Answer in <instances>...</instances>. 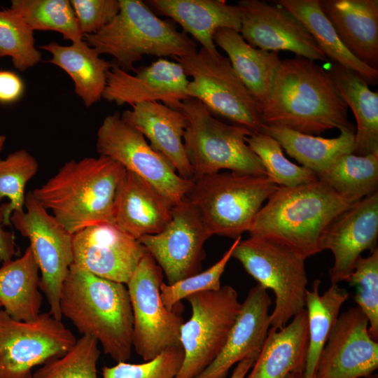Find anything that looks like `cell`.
<instances>
[{
  "label": "cell",
  "mask_w": 378,
  "mask_h": 378,
  "mask_svg": "<svg viewBox=\"0 0 378 378\" xmlns=\"http://www.w3.org/2000/svg\"><path fill=\"white\" fill-rule=\"evenodd\" d=\"M4 206L0 204V261L2 262L12 260L15 255L20 253L19 248L15 242V236L4 229Z\"/></svg>",
  "instance_id": "cell-45"
},
{
  "label": "cell",
  "mask_w": 378,
  "mask_h": 378,
  "mask_svg": "<svg viewBox=\"0 0 378 378\" xmlns=\"http://www.w3.org/2000/svg\"><path fill=\"white\" fill-rule=\"evenodd\" d=\"M125 111L122 119L139 130L183 178L193 180V172L183 146L187 125L184 113L161 102H145Z\"/></svg>",
  "instance_id": "cell-23"
},
{
  "label": "cell",
  "mask_w": 378,
  "mask_h": 378,
  "mask_svg": "<svg viewBox=\"0 0 378 378\" xmlns=\"http://www.w3.org/2000/svg\"><path fill=\"white\" fill-rule=\"evenodd\" d=\"M369 322L358 307L339 316L321 351L314 378H363L378 368V342L368 331Z\"/></svg>",
  "instance_id": "cell-17"
},
{
  "label": "cell",
  "mask_w": 378,
  "mask_h": 378,
  "mask_svg": "<svg viewBox=\"0 0 378 378\" xmlns=\"http://www.w3.org/2000/svg\"><path fill=\"white\" fill-rule=\"evenodd\" d=\"M353 204L319 179L294 187L278 186L248 232L284 244L305 260L323 251V232Z\"/></svg>",
  "instance_id": "cell-4"
},
{
  "label": "cell",
  "mask_w": 378,
  "mask_h": 378,
  "mask_svg": "<svg viewBox=\"0 0 378 378\" xmlns=\"http://www.w3.org/2000/svg\"><path fill=\"white\" fill-rule=\"evenodd\" d=\"M38 272L29 246L22 256L3 262L0 267V304L13 318L32 321L41 314L43 296Z\"/></svg>",
  "instance_id": "cell-30"
},
{
  "label": "cell",
  "mask_w": 378,
  "mask_h": 378,
  "mask_svg": "<svg viewBox=\"0 0 378 378\" xmlns=\"http://www.w3.org/2000/svg\"><path fill=\"white\" fill-rule=\"evenodd\" d=\"M60 311L80 334L94 338L114 361L130 359L133 314L125 284L97 276L73 263L62 289Z\"/></svg>",
  "instance_id": "cell-3"
},
{
  "label": "cell",
  "mask_w": 378,
  "mask_h": 378,
  "mask_svg": "<svg viewBox=\"0 0 378 378\" xmlns=\"http://www.w3.org/2000/svg\"><path fill=\"white\" fill-rule=\"evenodd\" d=\"M237 6L241 13L239 33L253 48L329 62L304 24L286 8L260 0H241Z\"/></svg>",
  "instance_id": "cell-16"
},
{
  "label": "cell",
  "mask_w": 378,
  "mask_h": 378,
  "mask_svg": "<svg viewBox=\"0 0 378 378\" xmlns=\"http://www.w3.org/2000/svg\"><path fill=\"white\" fill-rule=\"evenodd\" d=\"M74 264L103 279L127 284L148 252L115 225L89 226L73 234Z\"/></svg>",
  "instance_id": "cell-18"
},
{
  "label": "cell",
  "mask_w": 378,
  "mask_h": 378,
  "mask_svg": "<svg viewBox=\"0 0 378 378\" xmlns=\"http://www.w3.org/2000/svg\"><path fill=\"white\" fill-rule=\"evenodd\" d=\"M347 282L355 288L358 307L368 319V331L378 342V248L367 257H358Z\"/></svg>",
  "instance_id": "cell-40"
},
{
  "label": "cell",
  "mask_w": 378,
  "mask_h": 378,
  "mask_svg": "<svg viewBox=\"0 0 378 378\" xmlns=\"http://www.w3.org/2000/svg\"><path fill=\"white\" fill-rule=\"evenodd\" d=\"M115 18L95 34L83 40L97 52L112 56L121 69L134 71V64L144 55L183 58L197 52V43L172 20H162L146 2L119 0Z\"/></svg>",
  "instance_id": "cell-5"
},
{
  "label": "cell",
  "mask_w": 378,
  "mask_h": 378,
  "mask_svg": "<svg viewBox=\"0 0 378 378\" xmlns=\"http://www.w3.org/2000/svg\"><path fill=\"white\" fill-rule=\"evenodd\" d=\"M39 48L49 52L52 57L48 62L70 76L75 93L85 106H90L102 98L107 73L112 63L100 57L97 50L84 40L71 46H62L52 41Z\"/></svg>",
  "instance_id": "cell-29"
},
{
  "label": "cell",
  "mask_w": 378,
  "mask_h": 378,
  "mask_svg": "<svg viewBox=\"0 0 378 378\" xmlns=\"http://www.w3.org/2000/svg\"><path fill=\"white\" fill-rule=\"evenodd\" d=\"M232 257L266 290H272L271 328L280 329L305 308L307 276L304 259L286 245L260 236L240 240Z\"/></svg>",
  "instance_id": "cell-8"
},
{
  "label": "cell",
  "mask_w": 378,
  "mask_h": 378,
  "mask_svg": "<svg viewBox=\"0 0 378 378\" xmlns=\"http://www.w3.org/2000/svg\"><path fill=\"white\" fill-rule=\"evenodd\" d=\"M365 378H368V377H365ZM377 378V377H376Z\"/></svg>",
  "instance_id": "cell-50"
},
{
  "label": "cell",
  "mask_w": 378,
  "mask_h": 378,
  "mask_svg": "<svg viewBox=\"0 0 378 378\" xmlns=\"http://www.w3.org/2000/svg\"><path fill=\"white\" fill-rule=\"evenodd\" d=\"M214 41L226 52L232 68L258 103L261 113L269 99L281 60L278 52L253 48L239 32L230 29L217 30Z\"/></svg>",
  "instance_id": "cell-27"
},
{
  "label": "cell",
  "mask_w": 378,
  "mask_h": 378,
  "mask_svg": "<svg viewBox=\"0 0 378 378\" xmlns=\"http://www.w3.org/2000/svg\"><path fill=\"white\" fill-rule=\"evenodd\" d=\"M38 163L27 150L20 149L0 158V201L8 197L10 202L4 203V225H10L13 211H24L27 182L37 173Z\"/></svg>",
  "instance_id": "cell-38"
},
{
  "label": "cell",
  "mask_w": 378,
  "mask_h": 378,
  "mask_svg": "<svg viewBox=\"0 0 378 378\" xmlns=\"http://www.w3.org/2000/svg\"><path fill=\"white\" fill-rule=\"evenodd\" d=\"M96 145L100 155L111 158L151 183L174 205L182 201L193 186V180L181 177L118 112L105 117L97 131Z\"/></svg>",
  "instance_id": "cell-14"
},
{
  "label": "cell",
  "mask_w": 378,
  "mask_h": 378,
  "mask_svg": "<svg viewBox=\"0 0 378 378\" xmlns=\"http://www.w3.org/2000/svg\"><path fill=\"white\" fill-rule=\"evenodd\" d=\"M126 169L110 158L65 162L31 192L71 234L94 225L113 224V203Z\"/></svg>",
  "instance_id": "cell-2"
},
{
  "label": "cell",
  "mask_w": 378,
  "mask_h": 378,
  "mask_svg": "<svg viewBox=\"0 0 378 378\" xmlns=\"http://www.w3.org/2000/svg\"><path fill=\"white\" fill-rule=\"evenodd\" d=\"M273 3L288 9L304 24L329 62L354 71L368 84L377 85L378 70L359 61L344 47L323 13L318 0H275Z\"/></svg>",
  "instance_id": "cell-32"
},
{
  "label": "cell",
  "mask_w": 378,
  "mask_h": 378,
  "mask_svg": "<svg viewBox=\"0 0 378 378\" xmlns=\"http://www.w3.org/2000/svg\"><path fill=\"white\" fill-rule=\"evenodd\" d=\"M76 340L50 313L26 321L0 309V378H33L35 366L64 355Z\"/></svg>",
  "instance_id": "cell-13"
},
{
  "label": "cell",
  "mask_w": 378,
  "mask_h": 378,
  "mask_svg": "<svg viewBox=\"0 0 378 378\" xmlns=\"http://www.w3.org/2000/svg\"><path fill=\"white\" fill-rule=\"evenodd\" d=\"M134 72L112 63L102 98L118 106L158 102L176 109L188 99V77L177 62L158 58Z\"/></svg>",
  "instance_id": "cell-19"
},
{
  "label": "cell",
  "mask_w": 378,
  "mask_h": 378,
  "mask_svg": "<svg viewBox=\"0 0 378 378\" xmlns=\"http://www.w3.org/2000/svg\"><path fill=\"white\" fill-rule=\"evenodd\" d=\"M183 357L182 347L170 348L142 363L121 362L104 366L102 378H175Z\"/></svg>",
  "instance_id": "cell-42"
},
{
  "label": "cell",
  "mask_w": 378,
  "mask_h": 378,
  "mask_svg": "<svg viewBox=\"0 0 378 378\" xmlns=\"http://www.w3.org/2000/svg\"><path fill=\"white\" fill-rule=\"evenodd\" d=\"M335 138L300 133L285 127L262 125L260 132L276 139L286 153L316 175L342 155L352 153L356 128L343 127Z\"/></svg>",
  "instance_id": "cell-31"
},
{
  "label": "cell",
  "mask_w": 378,
  "mask_h": 378,
  "mask_svg": "<svg viewBox=\"0 0 378 378\" xmlns=\"http://www.w3.org/2000/svg\"><path fill=\"white\" fill-rule=\"evenodd\" d=\"M79 29L84 36L99 31L120 10L119 0H71Z\"/></svg>",
  "instance_id": "cell-43"
},
{
  "label": "cell",
  "mask_w": 378,
  "mask_h": 378,
  "mask_svg": "<svg viewBox=\"0 0 378 378\" xmlns=\"http://www.w3.org/2000/svg\"><path fill=\"white\" fill-rule=\"evenodd\" d=\"M0 307H1V304H0Z\"/></svg>",
  "instance_id": "cell-49"
},
{
  "label": "cell",
  "mask_w": 378,
  "mask_h": 378,
  "mask_svg": "<svg viewBox=\"0 0 378 378\" xmlns=\"http://www.w3.org/2000/svg\"><path fill=\"white\" fill-rule=\"evenodd\" d=\"M190 318L180 330L184 357L175 378H195L223 349L241 307L237 290L229 285L186 298Z\"/></svg>",
  "instance_id": "cell-10"
},
{
  "label": "cell",
  "mask_w": 378,
  "mask_h": 378,
  "mask_svg": "<svg viewBox=\"0 0 378 378\" xmlns=\"http://www.w3.org/2000/svg\"><path fill=\"white\" fill-rule=\"evenodd\" d=\"M302 372H291L288 374L285 378H303L302 377Z\"/></svg>",
  "instance_id": "cell-47"
},
{
  "label": "cell",
  "mask_w": 378,
  "mask_h": 378,
  "mask_svg": "<svg viewBox=\"0 0 378 378\" xmlns=\"http://www.w3.org/2000/svg\"><path fill=\"white\" fill-rule=\"evenodd\" d=\"M162 282V269L147 252L126 284L133 314V347L144 361L170 348L181 347L180 330L184 321L164 305L160 290Z\"/></svg>",
  "instance_id": "cell-12"
},
{
  "label": "cell",
  "mask_w": 378,
  "mask_h": 378,
  "mask_svg": "<svg viewBox=\"0 0 378 378\" xmlns=\"http://www.w3.org/2000/svg\"><path fill=\"white\" fill-rule=\"evenodd\" d=\"M24 206L26 211L12 213L10 223L29 240V246L41 272L40 289L49 304V313L61 320L62 289L74 263L73 234L48 212L31 192L25 195Z\"/></svg>",
  "instance_id": "cell-11"
},
{
  "label": "cell",
  "mask_w": 378,
  "mask_h": 378,
  "mask_svg": "<svg viewBox=\"0 0 378 378\" xmlns=\"http://www.w3.org/2000/svg\"><path fill=\"white\" fill-rule=\"evenodd\" d=\"M245 141L260 158L267 177L279 186L294 187L317 181L312 170L288 160L279 143L262 132L252 133Z\"/></svg>",
  "instance_id": "cell-36"
},
{
  "label": "cell",
  "mask_w": 378,
  "mask_h": 378,
  "mask_svg": "<svg viewBox=\"0 0 378 378\" xmlns=\"http://www.w3.org/2000/svg\"><path fill=\"white\" fill-rule=\"evenodd\" d=\"M148 6L178 24L201 48L212 55L219 52L214 36L220 29L240 32L241 13L239 8L222 0H150Z\"/></svg>",
  "instance_id": "cell-25"
},
{
  "label": "cell",
  "mask_w": 378,
  "mask_h": 378,
  "mask_svg": "<svg viewBox=\"0 0 378 378\" xmlns=\"http://www.w3.org/2000/svg\"><path fill=\"white\" fill-rule=\"evenodd\" d=\"M255 361L254 359L248 358L239 362L234 368L230 378H245Z\"/></svg>",
  "instance_id": "cell-46"
},
{
  "label": "cell",
  "mask_w": 378,
  "mask_h": 378,
  "mask_svg": "<svg viewBox=\"0 0 378 378\" xmlns=\"http://www.w3.org/2000/svg\"><path fill=\"white\" fill-rule=\"evenodd\" d=\"M347 110L328 71L314 61L296 56L281 60L260 117L262 125L318 135L354 126Z\"/></svg>",
  "instance_id": "cell-1"
},
{
  "label": "cell",
  "mask_w": 378,
  "mask_h": 378,
  "mask_svg": "<svg viewBox=\"0 0 378 378\" xmlns=\"http://www.w3.org/2000/svg\"><path fill=\"white\" fill-rule=\"evenodd\" d=\"M10 57L15 69L24 71L37 64L41 52L35 46L34 31L10 8H0V57Z\"/></svg>",
  "instance_id": "cell-37"
},
{
  "label": "cell",
  "mask_w": 378,
  "mask_h": 378,
  "mask_svg": "<svg viewBox=\"0 0 378 378\" xmlns=\"http://www.w3.org/2000/svg\"><path fill=\"white\" fill-rule=\"evenodd\" d=\"M174 204L151 183L126 170L116 190L113 225L139 240L164 229Z\"/></svg>",
  "instance_id": "cell-22"
},
{
  "label": "cell",
  "mask_w": 378,
  "mask_h": 378,
  "mask_svg": "<svg viewBox=\"0 0 378 378\" xmlns=\"http://www.w3.org/2000/svg\"><path fill=\"white\" fill-rule=\"evenodd\" d=\"M267 290L260 284L249 290L220 352L195 378H226L234 365L256 360L271 326L272 300Z\"/></svg>",
  "instance_id": "cell-21"
},
{
  "label": "cell",
  "mask_w": 378,
  "mask_h": 378,
  "mask_svg": "<svg viewBox=\"0 0 378 378\" xmlns=\"http://www.w3.org/2000/svg\"><path fill=\"white\" fill-rule=\"evenodd\" d=\"M307 345L304 308L283 328H270L262 350L245 378H285L291 372L303 373Z\"/></svg>",
  "instance_id": "cell-26"
},
{
  "label": "cell",
  "mask_w": 378,
  "mask_h": 378,
  "mask_svg": "<svg viewBox=\"0 0 378 378\" xmlns=\"http://www.w3.org/2000/svg\"><path fill=\"white\" fill-rule=\"evenodd\" d=\"M211 236L197 208L185 197L173 206L163 230L138 241L162 269L167 284H173L200 272L204 245Z\"/></svg>",
  "instance_id": "cell-15"
},
{
  "label": "cell",
  "mask_w": 378,
  "mask_h": 378,
  "mask_svg": "<svg viewBox=\"0 0 378 378\" xmlns=\"http://www.w3.org/2000/svg\"><path fill=\"white\" fill-rule=\"evenodd\" d=\"M98 342L82 335L64 355L53 357L33 373V378H98Z\"/></svg>",
  "instance_id": "cell-39"
},
{
  "label": "cell",
  "mask_w": 378,
  "mask_h": 378,
  "mask_svg": "<svg viewBox=\"0 0 378 378\" xmlns=\"http://www.w3.org/2000/svg\"><path fill=\"white\" fill-rule=\"evenodd\" d=\"M328 70L335 87L352 111L356 131L352 153L367 155L378 153V93L358 74L330 62Z\"/></svg>",
  "instance_id": "cell-28"
},
{
  "label": "cell",
  "mask_w": 378,
  "mask_h": 378,
  "mask_svg": "<svg viewBox=\"0 0 378 378\" xmlns=\"http://www.w3.org/2000/svg\"><path fill=\"white\" fill-rule=\"evenodd\" d=\"M188 77V98L200 101L214 115L260 132L262 123L258 103L240 80L229 59L212 55L204 48L195 54L176 58Z\"/></svg>",
  "instance_id": "cell-9"
},
{
  "label": "cell",
  "mask_w": 378,
  "mask_h": 378,
  "mask_svg": "<svg viewBox=\"0 0 378 378\" xmlns=\"http://www.w3.org/2000/svg\"><path fill=\"white\" fill-rule=\"evenodd\" d=\"M318 1L344 47L359 61L378 70V1Z\"/></svg>",
  "instance_id": "cell-24"
},
{
  "label": "cell",
  "mask_w": 378,
  "mask_h": 378,
  "mask_svg": "<svg viewBox=\"0 0 378 378\" xmlns=\"http://www.w3.org/2000/svg\"><path fill=\"white\" fill-rule=\"evenodd\" d=\"M241 239V236L236 238L221 258L206 270L200 272L173 284H167L163 281L160 290V298L165 307L172 311L174 306L181 300L192 294L220 289V277L232 258L234 248Z\"/></svg>",
  "instance_id": "cell-41"
},
{
  "label": "cell",
  "mask_w": 378,
  "mask_h": 378,
  "mask_svg": "<svg viewBox=\"0 0 378 378\" xmlns=\"http://www.w3.org/2000/svg\"><path fill=\"white\" fill-rule=\"evenodd\" d=\"M378 192L337 215L321 237L323 250L330 251L334 263L329 270L331 284L347 281L356 261L365 250L377 248Z\"/></svg>",
  "instance_id": "cell-20"
},
{
  "label": "cell",
  "mask_w": 378,
  "mask_h": 378,
  "mask_svg": "<svg viewBox=\"0 0 378 378\" xmlns=\"http://www.w3.org/2000/svg\"><path fill=\"white\" fill-rule=\"evenodd\" d=\"M10 8L19 14L33 31H57L72 43L83 41L69 0H13Z\"/></svg>",
  "instance_id": "cell-35"
},
{
  "label": "cell",
  "mask_w": 378,
  "mask_h": 378,
  "mask_svg": "<svg viewBox=\"0 0 378 378\" xmlns=\"http://www.w3.org/2000/svg\"><path fill=\"white\" fill-rule=\"evenodd\" d=\"M24 85L22 80L10 71H0V102L12 103L22 95Z\"/></svg>",
  "instance_id": "cell-44"
},
{
  "label": "cell",
  "mask_w": 378,
  "mask_h": 378,
  "mask_svg": "<svg viewBox=\"0 0 378 378\" xmlns=\"http://www.w3.org/2000/svg\"><path fill=\"white\" fill-rule=\"evenodd\" d=\"M186 117L183 141L193 172V181L221 169L267 176L260 158L246 144L251 132L216 118L198 99L188 98L178 107Z\"/></svg>",
  "instance_id": "cell-6"
},
{
  "label": "cell",
  "mask_w": 378,
  "mask_h": 378,
  "mask_svg": "<svg viewBox=\"0 0 378 378\" xmlns=\"http://www.w3.org/2000/svg\"><path fill=\"white\" fill-rule=\"evenodd\" d=\"M321 281L316 279L306 293L308 345L303 378H314L321 351L337 321L340 309L349 293L338 284H331L322 295Z\"/></svg>",
  "instance_id": "cell-33"
},
{
  "label": "cell",
  "mask_w": 378,
  "mask_h": 378,
  "mask_svg": "<svg viewBox=\"0 0 378 378\" xmlns=\"http://www.w3.org/2000/svg\"><path fill=\"white\" fill-rule=\"evenodd\" d=\"M278 186L267 176L218 172L194 180L186 197L212 235L235 239L248 231L263 202Z\"/></svg>",
  "instance_id": "cell-7"
},
{
  "label": "cell",
  "mask_w": 378,
  "mask_h": 378,
  "mask_svg": "<svg viewBox=\"0 0 378 378\" xmlns=\"http://www.w3.org/2000/svg\"><path fill=\"white\" fill-rule=\"evenodd\" d=\"M6 141V136L0 134V151L3 149Z\"/></svg>",
  "instance_id": "cell-48"
},
{
  "label": "cell",
  "mask_w": 378,
  "mask_h": 378,
  "mask_svg": "<svg viewBox=\"0 0 378 378\" xmlns=\"http://www.w3.org/2000/svg\"><path fill=\"white\" fill-rule=\"evenodd\" d=\"M317 176L339 195L355 203L377 192L378 153L342 155Z\"/></svg>",
  "instance_id": "cell-34"
}]
</instances>
